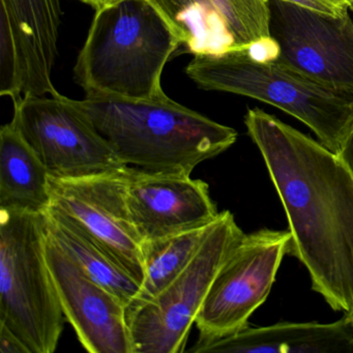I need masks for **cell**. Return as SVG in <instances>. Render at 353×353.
I'll list each match as a JSON object with an SVG mask.
<instances>
[{"mask_svg":"<svg viewBox=\"0 0 353 353\" xmlns=\"http://www.w3.org/2000/svg\"><path fill=\"white\" fill-rule=\"evenodd\" d=\"M245 125L265 163L291 233L290 255L334 311H353V175L321 142L260 109Z\"/></svg>","mask_w":353,"mask_h":353,"instance_id":"cell-1","label":"cell"},{"mask_svg":"<svg viewBox=\"0 0 353 353\" xmlns=\"http://www.w3.org/2000/svg\"><path fill=\"white\" fill-rule=\"evenodd\" d=\"M76 103L125 166L148 172L191 175L237 139L232 128L166 94L150 100L86 94Z\"/></svg>","mask_w":353,"mask_h":353,"instance_id":"cell-2","label":"cell"},{"mask_svg":"<svg viewBox=\"0 0 353 353\" xmlns=\"http://www.w3.org/2000/svg\"><path fill=\"white\" fill-rule=\"evenodd\" d=\"M181 39L148 0L97 10L74 68L86 94L150 100L165 94L163 71Z\"/></svg>","mask_w":353,"mask_h":353,"instance_id":"cell-3","label":"cell"},{"mask_svg":"<svg viewBox=\"0 0 353 353\" xmlns=\"http://www.w3.org/2000/svg\"><path fill=\"white\" fill-rule=\"evenodd\" d=\"M185 73L203 90L249 97L288 113L336 154L353 119L351 97L330 92L276 61H256L245 48L194 55Z\"/></svg>","mask_w":353,"mask_h":353,"instance_id":"cell-4","label":"cell"},{"mask_svg":"<svg viewBox=\"0 0 353 353\" xmlns=\"http://www.w3.org/2000/svg\"><path fill=\"white\" fill-rule=\"evenodd\" d=\"M45 214L0 210V323L30 353H53L65 314L45 255Z\"/></svg>","mask_w":353,"mask_h":353,"instance_id":"cell-5","label":"cell"},{"mask_svg":"<svg viewBox=\"0 0 353 353\" xmlns=\"http://www.w3.org/2000/svg\"><path fill=\"white\" fill-rule=\"evenodd\" d=\"M245 233L229 210L221 212L189 265L154 299L132 301L125 318L134 353H179L214 279Z\"/></svg>","mask_w":353,"mask_h":353,"instance_id":"cell-6","label":"cell"},{"mask_svg":"<svg viewBox=\"0 0 353 353\" xmlns=\"http://www.w3.org/2000/svg\"><path fill=\"white\" fill-rule=\"evenodd\" d=\"M290 231L260 229L243 235L214 279L195 324L198 342L237 334L270 295L283 258L290 251Z\"/></svg>","mask_w":353,"mask_h":353,"instance_id":"cell-7","label":"cell"},{"mask_svg":"<svg viewBox=\"0 0 353 353\" xmlns=\"http://www.w3.org/2000/svg\"><path fill=\"white\" fill-rule=\"evenodd\" d=\"M12 123L49 174L77 179L125 168L76 100L63 94H26L13 100Z\"/></svg>","mask_w":353,"mask_h":353,"instance_id":"cell-8","label":"cell"},{"mask_svg":"<svg viewBox=\"0 0 353 353\" xmlns=\"http://www.w3.org/2000/svg\"><path fill=\"white\" fill-rule=\"evenodd\" d=\"M276 63L318 85L353 98V19L268 0Z\"/></svg>","mask_w":353,"mask_h":353,"instance_id":"cell-9","label":"cell"},{"mask_svg":"<svg viewBox=\"0 0 353 353\" xmlns=\"http://www.w3.org/2000/svg\"><path fill=\"white\" fill-rule=\"evenodd\" d=\"M131 167L77 179L50 176V206L77 221L142 284V239L127 202Z\"/></svg>","mask_w":353,"mask_h":353,"instance_id":"cell-10","label":"cell"},{"mask_svg":"<svg viewBox=\"0 0 353 353\" xmlns=\"http://www.w3.org/2000/svg\"><path fill=\"white\" fill-rule=\"evenodd\" d=\"M45 255L65 317L90 353H134L125 305L92 280L47 232Z\"/></svg>","mask_w":353,"mask_h":353,"instance_id":"cell-11","label":"cell"},{"mask_svg":"<svg viewBox=\"0 0 353 353\" xmlns=\"http://www.w3.org/2000/svg\"><path fill=\"white\" fill-rule=\"evenodd\" d=\"M127 202L142 241L206 226L220 214L205 181L191 175L148 172L133 167Z\"/></svg>","mask_w":353,"mask_h":353,"instance_id":"cell-12","label":"cell"},{"mask_svg":"<svg viewBox=\"0 0 353 353\" xmlns=\"http://www.w3.org/2000/svg\"><path fill=\"white\" fill-rule=\"evenodd\" d=\"M61 15V0H0V23L15 44L23 96L59 94L52 74Z\"/></svg>","mask_w":353,"mask_h":353,"instance_id":"cell-13","label":"cell"},{"mask_svg":"<svg viewBox=\"0 0 353 353\" xmlns=\"http://www.w3.org/2000/svg\"><path fill=\"white\" fill-rule=\"evenodd\" d=\"M193 353H353V323L345 314L332 323L281 322L245 327L210 342H196Z\"/></svg>","mask_w":353,"mask_h":353,"instance_id":"cell-14","label":"cell"},{"mask_svg":"<svg viewBox=\"0 0 353 353\" xmlns=\"http://www.w3.org/2000/svg\"><path fill=\"white\" fill-rule=\"evenodd\" d=\"M50 174L13 123L0 130V210L45 214Z\"/></svg>","mask_w":353,"mask_h":353,"instance_id":"cell-15","label":"cell"},{"mask_svg":"<svg viewBox=\"0 0 353 353\" xmlns=\"http://www.w3.org/2000/svg\"><path fill=\"white\" fill-rule=\"evenodd\" d=\"M45 216L51 239L88 276L108 289L125 307L138 296L140 282L77 221L52 206Z\"/></svg>","mask_w":353,"mask_h":353,"instance_id":"cell-16","label":"cell"},{"mask_svg":"<svg viewBox=\"0 0 353 353\" xmlns=\"http://www.w3.org/2000/svg\"><path fill=\"white\" fill-rule=\"evenodd\" d=\"M192 54H219L234 49L232 37L210 0H148Z\"/></svg>","mask_w":353,"mask_h":353,"instance_id":"cell-17","label":"cell"},{"mask_svg":"<svg viewBox=\"0 0 353 353\" xmlns=\"http://www.w3.org/2000/svg\"><path fill=\"white\" fill-rule=\"evenodd\" d=\"M190 229L141 243L144 278L139 294L133 301L154 299L179 276L195 257L212 224Z\"/></svg>","mask_w":353,"mask_h":353,"instance_id":"cell-18","label":"cell"},{"mask_svg":"<svg viewBox=\"0 0 353 353\" xmlns=\"http://www.w3.org/2000/svg\"><path fill=\"white\" fill-rule=\"evenodd\" d=\"M232 37L234 49L270 38L268 0H210Z\"/></svg>","mask_w":353,"mask_h":353,"instance_id":"cell-19","label":"cell"},{"mask_svg":"<svg viewBox=\"0 0 353 353\" xmlns=\"http://www.w3.org/2000/svg\"><path fill=\"white\" fill-rule=\"evenodd\" d=\"M282 1L334 16L343 15L350 10L348 6L340 3L338 0H282Z\"/></svg>","mask_w":353,"mask_h":353,"instance_id":"cell-20","label":"cell"},{"mask_svg":"<svg viewBox=\"0 0 353 353\" xmlns=\"http://www.w3.org/2000/svg\"><path fill=\"white\" fill-rule=\"evenodd\" d=\"M0 352L30 353V351L8 326L0 323Z\"/></svg>","mask_w":353,"mask_h":353,"instance_id":"cell-21","label":"cell"},{"mask_svg":"<svg viewBox=\"0 0 353 353\" xmlns=\"http://www.w3.org/2000/svg\"><path fill=\"white\" fill-rule=\"evenodd\" d=\"M336 154L340 157L341 160L348 167L353 175V119Z\"/></svg>","mask_w":353,"mask_h":353,"instance_id":"cell-22","label":"cell"},{"mask_svg":"<svg viewBox=\"0 0 353 353\" xmlns=\"http://www.w3.org/2000/svg\"><path fill=\"white\" fill-rule=\"evenodd\" d=\"M79 1L90 6L94 11H97V10L101 9V8L105 7L109 3H114L117 0H79Z\"/></svg>","mask_w":353,"mask_h":353,"instance_id":"cell-23","label":"cell"},{"mask_svg":"<svg viewBox=\"0 0 353 353\" xmlns=\"http://www.w3.org/2000/svg\"><path fill=\"white\" fill-rule=\"evenodd\" d=\"M338 1L345 3V5L348 6V7H350V6L353 3V0H338Z\"/></svg>","mask_w":353,"mask_h":353,"instance_id":"cell-24","label":"cell"},{"mask_svg":"<svg viewBox=\"0 0 353 353\" xmlns=\"http://www.w3.org/2000/svg\"><path fill=\"white\" fill-rule=\"evenodd\" d=\"M348 315L350 316L351 320H352L353 323V311L350 312V313H348Z\"/></svg>","mask_w":353,"mask_h":353,"instance_id":"cell-25","label":"cell"},{"mask_svg":"<svg viewBox=\"0 0 353 353\" xmlns=\"http://www.w3.org/2000/svg\"><path fill=\"white\" fill-rule=\"evenodd\" d=\"M349 9H350V11L353 13V3L350 6V7H349Z\"/></svg>","mask_w":353,"mask_h":353,"instance_id":"cell-26","label":"cell"}]
</instances>
